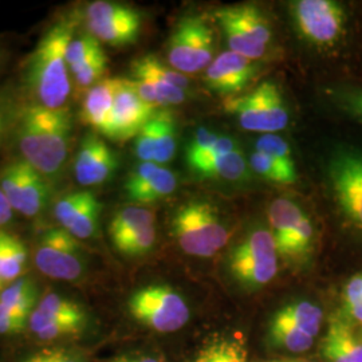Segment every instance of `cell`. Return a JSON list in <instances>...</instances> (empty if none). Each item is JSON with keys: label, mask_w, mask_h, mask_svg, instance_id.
<instances>
[{"label": "cell", "mask_w": 362, "mask_h": 362, "mask_svg": "<svg viewBox=\"0 0 362 362\" xmlns=\"http://www.w3.org/2000/svg\"><path fill=\"white\" fill-rule=\"evenodd\" d=\"M0 285H1V284H0Z\"/></svg>", "instance_id": "52"}, {"label": "cell", "mask_w": 362, "mask_h": 362, "mask_svg": "<svg viewBox=\"0 0 362 362\" xmlns=\"http://www.w3.org/2000/svg\"><path fill=\"white\" fill-rule=\"evenodd\" d=\"M346 104L351 113L362 118V91L351 93L346 98Z\"/></svg>", "instance_id": "46"}, {"label": "cell", "mask_w": 362, "mask_h": 362, "mask_svg": "<svg viewBox=\"0 0 362 362\" xmlns=\"http://www.w3.org/2000/svg\"><path fill=\"white\" fill-rule=\"evenodd\" d=\"M327 334L336 339L349 362H362V338L356 336L349 321L339 315L332 317L327 326Z\"/></svg>", "instance_id": "32"}, {"label": "cell", "mask_w": 362, "mask_h": 362, "mask_svg": "<svg viewBox=\"0 0 362 362\" xmlns=\"http://www.w3.org/2000/svg\"><path fill=\"white\" fill-rule=\"evenodd\" d=\"M103 204L90 191H81L64 196L54 208L61 228L76 239H90L98 230Z\"/></svg>", "instance_id": "15"}, {"label": "cell", "mask_w": 362, "mask_h": 362, "mask_svg": "<svg viewBox=\"0 0 362 362\" xmlns=\"http://www.w3.org/2000/svg\"><path fill=\"white\" fill-rule=\"evenodd\" d=\"M155 226V214L140 206H130L118 211L109 226L113 246L118 247L130 238Z\"/></svg>", "instance_id": "22"}, {"label": "cell", "mask_w": 362, "mask_h": 362, "mask_svg": "<svg viewBox=\"0 0 362 362\" xmlns=\"http://www.w3.org/2000/svg\"><path fill=\"white\" fill-rule=\"evenodd\" d=\"M107 70V57L103 52L95 54L83 66H81L77 71L71 76L74 79V86L78 91H89L94 85L104 79L105 73Z\"/></svg>", "instance_id": "35"}, {"label": "cell", "mask_w": 362, "mask_h": 362, "mask_svg": "<svg viewBox=\"0 0 362 362\" xmlns=\"http://www.w3.org/2000/svg\"><path fill=\"white\" fill-rule=\"evenodd\" d=\"M28 329L34 336L42 341H52L58 338L77 336L85 330V327L78 325L52 320L35 309L28 318Z\"/></svg>", "instance_id": "30"}, {"label": "cell", "mask_w": 362, "mask_h": 362, "mask_svg": "<svg viewBox=\"0 0 362 362\" xmlns=\"http://www.w3.org/2000/svg\"><path fill=\"white\" fill-rule=\"evenodd\" d=\"M153 119L156 125L155 164L163 165L169 163L176 153V121L169 110H157Z\"/></svg>", "instance_id": "27"}, {"label": "cell", "mask_w": 362, "mask_h": 362, "mask_svg": "<svg viewBox=\"0 0 362 362\" xmlns=\"http://www.w3.org/2000/svg\"><path fill=\"white\" fill-rule=\"evenodd\" d=\"M1 136H3V117L0 113V143H1Z\"/></svg>", "instance_id": "50"}, {"label": "cell", "mask_w": 362, "mask_h": 362, "mask_svg": "<svg viewBox=\"0 0 362 362\" xmlns=\"http://www.w3.org/2000/svg\"><path fill=\"white\" fill-rule=\"evenodd\" d=\"M128 310L133 320L157 333H175L189 321L185 299L168 285H149L132 294Z\"/></svg>", "instance_id": "4"}, {"label": "cell", "mask_w": 362, "mask_h": 362, "mask_svg": "<svg viewBox=\"0 0 362 362\" xmlns=\"http://www.w3.org/2000/svg\"><path fill=\"white\" fill-rule=\"evenodd\" d=\"M13 209L11 204L8 203L7 197L3 194L1 188H0V227L6 226L7 223H10L13 219Z\"/></svg>", "instance_id": "45"}, {"label": "cell", "mask_w": 362, "mask_h": 362, "mask_svg": "<svg viewBox=\"0 0 362 362\" xmlns=\"http://www.w3.org/2000/svg\"><path fill=\"white\" fill-rule=\"evenodd\" d=\"M324 320L321 308L309 300H296L272 315L269 338L274 346L303 353L310 349L320 334Z\"/></svg>", "instance_id": "9"}, {"label": "cell", "mask_w": 362, "mask_h": 362, "mask_svg": "<svg viewBox=\"0 0 362 362\" xmlns=\"http://www.w3.org/2000/svg\"><path fill=\"white\" fill-rule=\"evenodd\" d=\"M70 134L71 119L67 110H52L34 104L21 117L18 146L30 165L42 175L54 176L65 164Z\"/></svg>", "instance_id": "2"}, {"label": "cell", "mask_w": 362, "mask_h": 362, "mask_svg": "<svg viewBox=\"0 0 362 362\" xmlns=\"http://www.w3.org/2000/svg\"><path fill=\"white\" fill-rule=\"evenodd\" d=\"M34 260L39 272L57 281H77L85 270L82 247L64 228L42 233Z\"/></svg>", "instance_id": "10"}, {"label": "cell", "mask_w": 362, "mask_h": 362, "mask_svg": "<svg viewBox=\"0 0 362 362\" xmlns=\"http://www.w3.org/2000/svg\"><path fill=\"white\" fill-rule=\"evenodd\" d=\"M250 167L255 173H258L259 176H262L266 180L272 181V182L293 184L297 181V177L287 173L285 169L279 167L275 161H272L270 157L257 152V151L250 158Z\"/></svg>", "instance_id": "37"}, {"label": "cell", "mask_w": 362, "mask_h": 362, "mask_svg": "<svg viewBox=\"0 0 362 362\" xmlns=\"http://www.w3.org/2000/svg\"><path fill=\"white\" fill-rule=\"evenodd\" d=\"M141 15L133 7L115 1H93L86 10V26L101 43L115 47L134 43L141 31Z\"/></svg>", "instance_id": "12"}, {"label": "cell", "mask_w": 362, "mask_h": 362, "mask_svg": "<svg viewBox=\"0 0 362 362\" xmlns=\"http://www.w3.org/2000/svg\"><path fill=\"white\" fill-rule=\"evenodd\" d=\"M321 353H322L326 362H349L345 353L338 346L336 339L327 333H326L322 345H321Z\"/></svg>", "instance_id": "44"}, {"label": "cell", "mask_w": 362, "mask_h": 362, "mask_svg": "<svg viewBox=\"0 0 362 362\" xmlns=\"http://www.w3.org/2000/svg\"><path fill=\"white\" fill-rule=\"evenodd\" d=\"M214 33L197 15L184 16L169 37L167 57L169 65L181 74H194L214 61Z\"/></svg>", "instance_id": "8"}, {"label": "cell", "mask_w": 362, "mask_h": 362, "mask_svg": "<svg viewBox=\"0 0 362 362\" xmlns=\"http://www.w3.org/2000/svg\"><path fill=\"white\" fill-rule=\"evenodd\" d=\"M172 233L185 254L199 258L215 255L230 239L218 208L204 200L189 202L176 211Z\"/></svg>", "instance_id": "3"}, {"label": "cell", "mask_w": 362, "mask_h": 362, "mask_svg": "<svg viewBox=\"0 0 362 362\" xmlns=\"http://www.w3.org/2000/svg\"><path fill=\"white\" fill-rule=\"evenodd\" d=\"M35 310L50 317L52 320L78 325L85 327L88 322L86 313L76 302L65 297H61L57 293H49L42 298L35 308Z\"/></svg>", "instance_id": "28"}, {"label": "cell", "mask_w": 362, "mask_h": 362, "mask_svg": "<svg viewBox=\"0 0 362 362\" xmlns=\"http://www.w3.org/2000/svg\"><path fill=\"white\" fill-rule=\"evenodd\" d=\"M218 139H219V136H218L216 133L211 132V130H199V132L194 134V137H192V140L188 143L185 158L194 157V156L204 152V151L208 149Z\"/></svg>", "instance_id": "42"}, {"label": "cell", "mask_w": 362, "mask_h": 362, "mask_svg": "<svg viewBox=\"0 0 362 362\" xmlns=\"http://www.w3.org/2000/svg\"><path fill=\"white\" fill-rule=\"evenodd\" d=\"M112 362H161L152 356H122Z\"/></svg>", "instance_id": "48"}, {"label": "cell", "mask_w": 362, "mask_h": 362, "mask_svg": "<svg viewBox=\"0 0 362 362\" xmlns=\"http://www.w3.org/2000/svg\"><path fill=\"white\" fill-rule=\"evenodd\" d=\"M133 83L139 95L152 106L179 105L185 101V90L149 76H134Z\"/></svg>", "instance_id": "26"}, {"label": "cell", "mask_w": 362, "mask_h": 362, "mask_svg": "<svg viewBox=\"0 0 362 362\" xmlns=\"http://www.w3.org/2000/svg\"><path fill=\"white\" fill-rule=\"evenodd\" d=\"M156 107L145 103L136 90L133 79L119 78L115 97V136L113 140L136 139L148 121L156 115Z\"/></svg>", "instance_id": "16"}, {"label": "cell", "mask_w": 362, "mask_h": 362, "mask_svg": "<svg viewBox=\"0 0 362 362\" xmlns=\"http://www.w3.org/2000/svg\"><path fill=\"white\" fill-rule=\"evenodd\" d=\"M293 18L298 31L320 47H332L345 34L346 13L333 0H299L293 3Z\"/></svg>", "instance_id": "11"}, {"label": "cell", "mask_w": 362, "mask_h": 362, "mask_svg": "<svg viewBox=\"0 0 362 362\" xmlns=\"http://www.w3.org/2000/svg\"><path fill=\"white\" fill-rule=\"evenodd\" d=\"M226 112L238 117L243 129L272 134L285 129L288 110L278 85L272 81L262 82L254 90L228 98Z\"/></svg>", "instance_id": "5"}, {"label": "cell", "mask_w": 362, "mask_h": 362, "mask_svg": "<svg viewBox=\"0 0 362 362\" xmlns=\"http://www.w3.org/2000/svg\"><path fill=\"white\" fill-rule=\"evenodd\" d=\"M236 149H238V146H236V143L233 141V139H230V137H220L219 136V139L212 144L208 149H206L204 152L194 156V157H188L185 160H187V164H188V168H189L192 165L204 163V161H208L211 158H215L218 156L231 153V152L236 151Z\"/></svg>", "instance_id": "39"}, {"label": "cell", "mask_w": 362, "mask_h": 362, "mask_svg": "<svg viewBox=\"0 0 362 362\" xmlns=\"http://www.w3.org/2000/svg\"><path fill=\"white\" fill-rule=\"evenodd\" d=\"M344 318L346 321H353V322L362 325V302L350 308L348 310H344Z\"/></svg>", "instance_id": "47"}, {"label": "cell", "mask_w": 362, "mask_h": 362, "mask_svg": "<svg viewBox=\"0 0 362 362\" xmlns=\"http://www.w3.org/2000/svg\"><path fill=\"white\" fill-rule=\"evenodd\" d=\"M37 305V288L28 279H18L0 293L1 308L26 318H30Z\"/></svg>", "instance_id": "29"}, {"label": "cell", "mask_w": 362, "mask_h": 362, "mask_svg": "<svg viewBox=\"0 0 362 362\" xmlns=\"http://www.w3.org/2000/svg\"><path fill=\"white\" fill-rule=\"evenodd\" d=\"M362 302V272L350 278L345 286L342 297V309L348 310L350 308Z\"/></svg>", "instance_id": "43"}, {"label": "cell", "mask_w": 362, "mask_h": 362, "mask_svg": "<svg viewBox=\"0 0 362 362\" xmlns=\"http://www.w3.org/2000/svg\"><path fill=\"white\" fill-rule=\"evenodd\" d=\"M27 263V248L15 235L0 231V284L19 278Z\"/></svg>", "instance_id": "25"}, {"label": "cell", "mask_w": 362, "mask_h": 362, "mask_svg": "<svg viewBox=\"0 0 362 362\" xmlns=\"http://www.w3.org/2000/svg\"><path fill=\"white\" fill-rule=\"evenodd\" d=\"M23 362H83L67 349H46L38 351Z\"/></svg>", "instance_id": "41"}, {"label": "cell", "mask_w": 362, "mask_h": 362, "mask_svg": "<svg viewBox=\"0 0 362 362\" xmlns=\"http://www.w3.org/2000/svg\"><path fill=\"white\" fill-rule=\"evenodd\" d=\"M132 73L133 76H149L157 78L182 90H185L189 85L188 78L176 71L175 69L164 65L155 55H145L134 61L132 64Z\"/></svg>", "instance_id": "31"}, {"label": "cell", "mask_w": 362, "mask_h": 362, "mask_svg": "<svg viewBox=\"0 0 362 362\" xmlns=\"http://www.w3.org/2000/svg\"><path fill=\"white\" fill-rule=\"evenodd\" d=\"M233 279L246 288L270 284L278 272V250L272 233L258 228L233 248L228 259Z\"/></svg>", "instance_id": "7"}, {"label": "cell", "mask_w": 362, "mask_h": 362, "mask_svg": "<svg viewBox=\"0 0 362 362\" xmlns=\"http://www.w3.org/2000/svg\"><path fill=\"white\" fill-rule=\"evenodd\" d=\"M194 175L204 179H221V180H246L250 176L248 164L243 153L236 149L231 153L218 156L204 163L189 167Z\"/></svg>", "instance_id": "23"}, {"label": "cell", "mask_w": 362, "mask_h": 362, "mask_svg": "<svg viewBox=\"0 0 362 362\" xmlns=\"http://www.w3.org/2000/svg\"><path fill=\"white\" fill-rule=\"evenodd\" d=\"M361 338H362V337H361Z\"/></svg>", "instance_id": "53"}, {"label": "cell", "mask_w": 362, "mask_h": 362, "mask_svg": "<svg viewBox=\"0 0 362 362\" xmlns=\"http://www.w3.org/2000/svg\"><path fill=\"white\" fill-rule=\"evenodd\" d=\"M258 67L243 55L226 52L216 57L206 70V83L214 93L233 98L246 89L255 78Z\"/></svg>", "instance_id": "17"}, {"label": "cell", "mask_w": 362, "mask_h": 362, "mask_svg": "<svg viewBox=\"0 0 362 362\" xmlns=\"http://www.w3.org/2000/svg\"><path fill=\"white\" fill-rule=\"evenodd\" d=\"M156 243V227L152 226L143 233L130 238L129 240L116 247L117 251L127 257H141L149 252Z\"/></svg>", "instance_id": "38"}, {"label": "cell", "mask_w": 362, "mask_h": 362, "mask_svg": "<svg viewBox=\"0 0 362 362\" xmlns=\"http://www.w3.org/2000/svg\"><path fill=\"white\" fill-rule=\"evenodd\" d=\"M0 188L13 211L35 216L49 200V184L43 175L25 160L8 164L0 176Z\"/></svg>", "instance_id": "13"}, {"label": "cell", "mask_w": 362, "mask_h": 362, "mask_svg": "<svg viewBox=\"0 0 362 362\" xmlns=\"http://www.w3.org/2000/svg\"><path fill=\"white\" fill-rule=\"evenodd\" d=\"M357 160H358V163H360V165H361V168H362V155H361V153H357Z\"/></svg>", "instance_id": "51"}, {"label": "cell", "mask_w": 362, "mask_h": 362, "mask_svg": "<svg viewBox=\"0 0 362 362\" xmlns=\"http://www.w3.org/2000/svg\"><path fill=\"white\" fill-rule=\"evenodd\" d=\"M119 78H105L86 91L81 119L94 132L113 140L115 136V97Z\"/></svg>", "instance_id": "20"}, {"label": "cell", "mask_w": 362, "mask_h": 362, "mask_svg": "<svg viewBox=\"0 0 362 362\" xmlns=\"http://www.w3.org/2000/svg\"><path fill=\"white\" fill-rule=\"evenodd\" d=\"M257 152L270 157L279 167L285 169L287 173L297 177L296 163L290 145L285 140L275 134H264L257 141Z\"/></svg>", "instance_id": "33"}, {"label": "cell", "mask_w": 362, "mask_h": 362, "mask_svg": "<svg viewBox=\"0 0 362 362\" xmlns=\"http://www.w3.org/2000/svg\"><path fill=\"white\" fill-rule=\"evenodd\" d=\"M194 362H248V348L245 338L215 334L197 350Z\"/></svg>", "instance_id": "21"}, {"label": "cell", "mask_w": 362, "mask_h": 362, "mask_svg": "<svg viewBox=\"0 0 362 362\" xmlns=\"http://www.w3.org/2000/svg\"><path fill=\"white\" fill-rule=\"evenodd\" d=\"M177 187L176 175L155 163H140L130 172L125 182V194L136 204H152L172 192Z\"/></svg>", "instance_id": "19"}, {"label": "cell", "mask_w": 362, "mask_h": 362, "mask_svg": "<svg viewBox=\"0 0 362 362\" xmlns=\"http://www.w3.org/2000/svg\"><path fill=\"white\" fill-rule=\"evenodd\" d=\"M306 214L302 208L288 199H278L272 204L269 209V219L272 224V236L275 239V245L278 254L284 251L291 235L297 230L300 220Z\"/></svg>", "instance_id": "24"}, {"label": "cell", "mask_w": 362, "mask_h": 362, "mask_svg": "<svg viewBox=\"0 0 362 362\" xmlns=\"http://www.w3.org/2000/svg\"><path fill=\"white\" fill-rule=\"evenodd\" d=\"M28 318L0 306V334H15L26 329Z\"/></svg>", "instance_id": "40"}, {"label": "cell", "mask_w": 362, "mask_h": 362, "mask_svg": "<svg viewBox=\"0 0 362 362\" xmlns=\"http://www.w3.org/2000/svg\"><path fill=\"white\" fill-rule=\"evenodd\" d=\"M74 18H62L46 31L31 54L26 83L39 106L59 110L70 97L71 83L66 50L74 38Z\"/></svg>", "instance_id": "1"}, {"label": "cell", "mask_w": 362, "mask_h": 362, "mask_svg": "<svg viewBox=\"0 0 362 362\" xmlns=\"http://www.w3.org/2000/svg\"><path fill=\"white\" fill-rule=\"evenodd\" d=\"M313 239H314V226L308 215L300 220L297 230L291 235L290 240L287 242L284 251L281 252L282 257L288 259H302L310 254L313 248Z\"/></svg>", "instance_id": "36"}, {"label": "cell", "mask_w": 362, "mask_h": 362, "mask_svg": "<svg viewBox=\"0 0 362 362\" xmlns=\"http://www.w3.org/2000/svg\"><path fill=\"white\" fill-rule=\"evenodd\" d=\"M118 167L117 156L104 140L97 136H86L79 145L74 175L82 187H94L109 180Z\"/></svg>", "instance_id": "18"}, {"label": "cell", "mask_w": 362, "mask_h": 362, "mask_svg": "<svg viewBox=\"0 0 362 362\" xmlns=\"http://www.w3.org/2000/svg\"><path fill=\"white\" fill-rule=\"evenodd\" d=\"M329 177L342 212L362 231V168L357 153L342 152L334 156Z\"/></svg>", "instance_id": "14"}, {"label": "cell", "mask_w": 362, "mask_h": 362, "mask_svg": "<svg viewBox=\"0 0 362 362\" xmlns=\"http://www.w3.org/2000/svg\"><path fill=\"white\" fill-rule=\"evenodd\" d=\"M266 362H309L305 360H291V358H278V360H270Z\"/></svg>", "instance_id": "49"}, {"label": "cell", "mask_w": 362, "mask_h": 362, "mask_svg": "<svg viewBox=\"0 0 362 362\" xmlns=\"http://www.w3.org/2000/svg\"><path fill=\"white\" fill-rule=\"evenodd\" d=\"M103 50L104 49L101 46V42L94 38L90 33L71 39L66 50V62L69 67V73L73 74L81 66L85 65L91 57Z\"/></svg>", "instance_id": "34"}, {"label": "cell", "mask_w": 362, "mask_h": 362, "mask_svg": "<svg viewBox=\"0 0 362 362\" xmlns=\"http://www.w3.org/2000/svg\"><path fill=\"white\" fill-rule=\"evenodd\" d=\"M231 52L248 59L262 58L272 42L269 21L259 8L248 4L220 7L214 13Z\"/></svg>", "instance_id": "6"}]
</instances>
